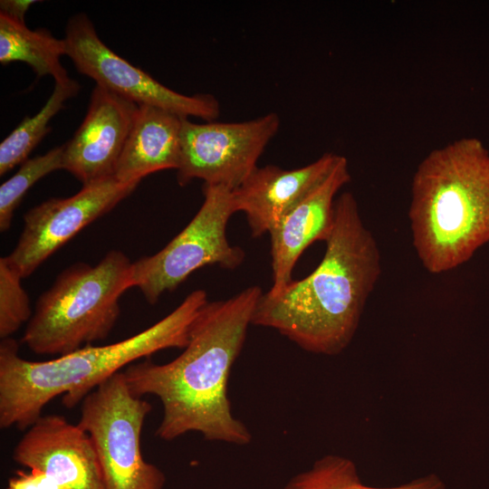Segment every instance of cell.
I'll return each mask as SVG.
<instances>
[{"label":"cell","mask_w":489,"mask_h":489,"mask_svg":"<svg viewBox=\"0 0 489 489\" xmlns=\"http://www.w3.org/2000/svg\"><path fill=\"white\" fill-rule=\"evenodd\" d=\"M66 55L64 39L54 37L44 28L30 30L0 13V62L4 65L23 62L31 66L38 78L51 75L56 82L70 77L61 62Z\"/></svg>","instance_id":"obj_16"},{"label":"cell","mask_w":489,"mask_h":489,"mask_svg":"<svg viewBox=\"0 0 489 489\" xmlns=\"http://www.w3.org/2000/svg\"><path fill=\"white\" fill-rule=\"evenodd\" d=\"M63 39L66 55L79 72L138 105H149L181 118L196 117L207 122L219 116V102L215 96L181 94L115 53L101 40L92 22L83 13L69 19Z\"/></svg>","instance_id":"obj_9"},{"label":"cell","mask_w":489,"mask_h":489,"mask_svg":"<svg viewBox=\"0 0 489 489\" xmlns=\"http://www.w3.org/2000/svg\"><path fill=\"white\" fill-rule=\"evenodd\" d=\"M80 91L79 83L69 78L56 82L43 107L33 117H25L0 144V175L28 159L30 153L49 133V121L63 107L67 100Z\"/></svg>","instance_id":"obj_17"},{"label":"cell","mask_w":489,"mask_h":489,"mask_svg":"<svg viewBox=\"0 0 489 489\" xmlns=\"http://www.w3.org/2000/svg\"><path fill=\"white\" fill-rule=\"evenodd\" d=\"M139 107L96 84L84 120L73 137L62 145V169L82 186L115 177Z\"/></svg>","instance_id":"obj_11"},{"label":"cell","mask_w":489,"mask_h":489,"mask_svg":"<svg viewBox=\"0 0 489 489\" xmlns=\"http://www.w3.org/2000/svg\"><path fill=\"white\" fill-rule=\"evenodd\" d=\"M340 155L325 153L298 168H256L235 190L236 212H244L254 237L268 233L282 217L322 181Z\"/></svg>","instance_id":"obj_14"},{"label":"cell","mask_w":489,"mask_h":489,"mask_svg":"<svg viewBox=\"0 0 489 489\" xmlns=\"http://www.w3.org/2000/svg\"><path fill=\"white\" fill-rule=\"evenodd\" d=\"M183 119L157 107L139 105L115 177L123 183H139L149 174L177 170Z\"/></svg>","instance_id":"obj_15"},{"label":"cell","mask_w":489,"mask_h":489,"mask_svg":"<svg viewBox=\"0 0 489 489\" xmlns=\"http://www.w3.org/2000/svg\"><path fill=\"white\" fill-rule=\"evenodd\" d=\"M262 294L259 286H250L227 300L207 302L178 357L164 364L147 358L123 370L134 395L161 402L158 437L171 441L198 432L208 441L251 442L246 426L232 414L227 383Z\"/></svg>","instance_id":"obj_1"},{"label":"cell","mask_w":489,"mask_h":489,"mask_svg":"<svg viewBox=\"0 0 489 489\" xmlns=\"http://www.w3.org/2000/svg\"><path fill=\"white\" fill-rule=\"evenodd\" d=\"M62 154L63 146L26 159L14 175L0 186L1 232L11 226L14 210L29 188L46 175L62 169Z\"/></svg>","instance_id":"obj_19"},{"label":"cell","mask_w":489,"mask_h":489,"mask_svg":"<svg viewBox=\"0 0 489 489\" xmlns=\"http://www.w3.org/2000/svg\"><path fill=\"white\" fill-rule=\"evenodd\" d=\"M22 276L5 257L0 258V338H10L31 319L33 312Z\"/></svg>","instance_id":"obj_20"},{"label":"cell","mask_w":489,"mask_h":489,"mask_svg":"<svg viewBox=\"0 0 489 489\" xmlns=\"http://www.w3.org/2000/svg\"><path fill=\"white\" fill-rule=\"evenodd\" d=\"M350 180L348 160L340 156L329 175L269 232L273 284L268 295H277L292 281V270L309 245L328 239L333 226L336 195Z\"/></svg>","instance_id":"obj_13"},{"label":"cell","mask_w":489,"mask_h":489,"mask_svg":"<svg viewBox=\"0 0 489 489\" xmlns=\"http://www.w3.org/2000/svg\"><path fill=\"white\" fill-rule=\"evenodd\" d=\"M319 265L275 296L263 293L252 324L272 328L302 349L336 355L350 344L381 273L380 253L350 192L335 199L332 230Z\"/></svg>","instance_id":"obj_2"},{"label":"cell","mask_w":489,"mask_h":489,"mask_svg":"<svg viewBox=\"0 0 489 489\" xmlns=\"http://www.w3.org/2000/svg\"><path fill=\"white\" fill-rule=\"evenodd\" d=\"M410 194L412 244L430 273L458 267L489 242V151L480 139L461 138L431 150Z\"/></svg>","instance_id":"obj_4"},{"label":"cell","mask_w":489,"mask_h":489,"mask_svg":"<svg viewBox=\"0 0 489 489\" xmlns=\"http://www.w3.org/2000/svg\"><path fill=\"white\" fill-rule=\"evenodd\" d=\"M134 287L132 263L111 250L95 265L64 269L43 292L22 341L38 355L63 356L106 339L120 316V298Z\"/></svg>","instance_id":"obj_5"},{"label":"cell","mask_w":489,"mask_h":489,"mask_svg":"<svg viewBox=\"0 0 489 489\" xmlns=\"http://www.w3.org/2000/svg\"><path fill=\"white\" fill-rule=\"evenodd\" d=\"M38 2L34 0H1L0 13L15 21L25 23L24 17L27 10L32 5Z\"/></svg>","instance_id":"obj_22"},{"label":"cell","mask_w":489,"mask_h":489,"mask_svg":"<svg viewBox=\"0 0 489 489\" xmlns=\"http://www.w3.org/2000/svg\"><path fill=\"white\" fill-rule=\"evenodd\" d=\"M6 489H62L50 475L39 469L17 470L9 478Z\"/></svg>","instance_id":"obj_21"},{"label":"cell","mask_w":489,"mask_h":489,"mask_svg":"<svg viewBox=\"0 0 489 489\" xmlns=\"http://www.w3.org/2000/svg\"><path fill=\"white\" fill-rule=\"evenodd\" d=\"M283 489H446L436 474L392 487H372L362 484L355 464L349 458L329 455L292 477Z\"/></svg>","instance_id":"obj_18"},{"label":"cell","mask_w":489,"mask_h":489,"mask_svg":"<svg viewBox=\"0 0 489 489\" xmlns=\"http://www.w3.org/2000/svg\"><path fill=\"white\" fill-rule=\"evenodd\" d=\"M139 183L110 177L83 185L69 197H53L29 209L14 250L5 256L22 278L31 275L47 258L85 226L129 196Z\"/></svg>","instance_id":"obj_10"},{"label":"cell","mask_w":489,"mask_h":489,"mask_svg":"<svg viewBox=\"0 0 489 489\" xmlns=\"http://www.w3.org/2000/svg\"><path fill=\"white\" fill-rule=\"evenodd\" d=\"M13 459L27 469L45 472L62 489H105L90 436L61 415L42 416L28 427Z\"/></svg>","instance_id":"obj_12"},{"label":"cell","mask_w":489,"mask_h":489,"mask_svg":"<svg viewBox=\"0 0 489 489\" xmlns=\"http://www.w3.org/2000/svg\"><path fill=\"white\" fill-rule=\"evenodd\" d=\"M280 128V118L270 112L240 122L195 123L182 120L180 159L177 180L193 179L237 188L257 168V161Z\"/></svg>","instance_id":"obj_8"},{"label":"cell","mask_w":489,"mask_h":489,"mask_svg":"<svg viewBox=\"0 0 489 489\" xmlns=\"http://www.w3.org/2000/svg\"><path fill=\"white\" fill-rule=\"evenodd\" d=\"M203 194L201 207L178 235L155 254L132 263L134 287L150 304L201 267L235 269L244 259V250L232 246L225 235L228 220L236 212L233 190L204 184Z\"/></svg>","instance_id":"obj_7"},{"label":"cell","mask_w":489,"mask_h":489,"mask_svg":"<svg viewBox=\"0 0 489 489\" xmlns=\"http://www.w3.org/2000/svg\"><path fill=\"white\" fill-rule=\"evenodd\" d=\"M207 302L206 292L196 290L169 314L129 338L87 345L49 360L24 359L14 339L1 340L0 427L26 430L57 397L62 396L64 407L74 408L121 369L162 350L185 349L191 325Z\"/></svg>","instance_id":"obj_3"},{"label":"cell","mask_w":489,"mask_h":489,"mask_svg":"<svg viewBox=\"0 0 489 489\" xmlns=\"http://www.w3.org/2000/svg\"><path fill=\"white\" fill-rule=\"evenodd\" d=\"M80 405L78 424L93 443L105 489H164V473L141 452L142 429L152 406L131 392L123 370L101 382Z\"/></svg>","instance_id":"obj_6"}]
</instances>
